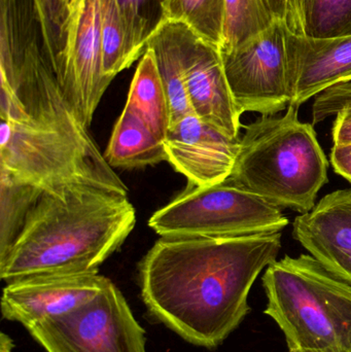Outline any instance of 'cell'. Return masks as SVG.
Instances as JSON below:
<instances>
[{"mask_svg":"<svg viewBox=\"0 0 351 352\" xmlns=\"http://www.w3.org/2000/svg\"><path fill=\"white\" fill-rule=\"evenodd\" d=\"M282 236L162 237L140 264L142 301L183 340L216 349L251 311L249 292L278 258Z\"/></svg>","mask_w":351,"mask_h":352,"instance_id":"6da1fadb","label":"cell"},{"mask_svg":"<svg viewBox=\"0 0 351 352\" xmlns=\"http://www.w3.org/2000/svg\"><path fill=\"white\" fill-rule=\"evenodd\" d=\"M127 197L87 186L45 192L0 256L6 283L36 277L95 274L135 227Z\"/></svg>","mask_w":351,"mask_h":352,"instance_id":"7a4b0ae2","label":"cell"},{"mask_svg":"<svg viewBox=\"0 0 351 352\" xmlns=\"http://www.w3.org/2000/svg\"><path fill=\"white\" fill-rule=\"evenodd\" d=\"M299 107L262 116L245 127L229 179L278 207L308 212L328 182L329 162L313 126L299 120Z\"/></svg>","mask_w":351,"mask_h":352,"instance_id":"3957f363","label":"cell"},{"mask_svg":"<svg viewBox=\"0 0 351 352\" xmlns=\"http://www.w3.org/2000/svg\"><path fill=\"white\" fill-rule=\"evenodd\" d=\"M264 314L286 337L290 352H351V285L310 254L276 260L264 273Z\"/></svg>","mask_w":351,"mask_h":352,"instance_id":"277c9868","label":"cell"},{"mask_svg":"<svg viewBox=\"0 0 351 352\" xmlns=\"http://www.w3.org/2000/svg\"><path fill=\"white\" fill-rule=\"evenodd\" d=\"M0 170L43 192L87 186L128 196L127 186L95 142L2 120Z\"/></svg>","mask_w":351,"mask_h":352,"instance_id":"5b68a950","label":"cell"},{"mask_svg":"<svg viewBox=\"0 0 351 352\" xmlns=\"http://www.w3.org/2000/svg\"><path fill=\"white\" fill-rule=\"evenodd\" d=\"M288 225L280 207L229 178L212 186H189L148 221L162 237H241L282 232Z\"/></svg>","mask_w":351,"mask_h":352,"instance_id":"8992f818","label":"cell"},{"mask_svg":"<svg viewBox=\"0 0 351 352\" xmlns=\"http://www.w3.org/2000/svg\"><path fill=\"white\" fill-rule=\"evenodd\" d=\"M34 31L0 45V118L94 142L66 99Z\"/></svg>","mask_w":351,"mask_h":352,"instance_id":"52a82bcc","label":"cell"},{"mask_svg":"<svg viewBox=\"0 0 351 352\" xmlns=\"http://www.w3.org/2000/svg\"><path fill=\"white\" fill-rule=\"evenodd\" d=\"M28 332L47 352H146V332L113 283L84 305Z\"/></svg>","mask_w":351,"mask_h":352,"instance_id":"ba28073f","label":"cell"},{"mask_svg":"<svg viewBox=\"0 0 351 352\" xmlns=\"http://www.w3.org/2000/svg\"><path fill=\"white\" fill-rule=\"evenodd\" d=\"M288 32L275 21L245 45L220 52L227 80L241 113L275 116L290 105Z\"/></svg>","mask_w":351,"mask_h":352,"instance_id":"9c48e42d","label":"cell"},{"mask_svg":"<svg viewBox=\"0 0 351 352\" xmlns=\"http://www.w3.org/2000/svg\"><path fill=\"white\" fill-rule=\"evenodd\" d=\"M53 72L74 113L90 127L111 82L103 69L100 0H80L70 12L63 49Z\"/></svg>","mask_w":351,"mask_h":352,"instance_id":"30bf717a","label":"cell"},{"mask_svg":"<svg viewBox=\"0 0 351 352\" xmlns=\"http://www.w3.org/2000/svg\"><path fill=\"white\" fill-rule=\"evenodd\" d=\"M167 161L192 186L228 179L234 168L240 138H233L190 113L173 123L164 140Z\"/></svg>","mask_w":351,"mask_h":352,"instance_id":"8fae6325","label":"cell"},{"mask_svg":"<svg viewBox=\"0 0 351 352\" xmlns=\"http://www.w3.org/2000/svg\"><path fill=\"white\" fill-rule=\"evenodd\" d=\"M111 283L95 273L36 277L10 283L2 292V318L19 322L28 331L43 320L84 305Z\"/></svg>","mask_w":351,"mask_h":352,"instance_id":"7c38bea8","label":"cell"},{"mask_svg":"<svg viewBox=\"0 0 351 352\" xmlns=\"http://www.w3.org/2000/svg\"><path fill=\"white\" fill-rule=\"evenodd\" d=\"M183 62L193 113L230 138H240L242 113L231 92L220 50L198 38L185 27Z\"/></svg>","mask_w":351,"mask_h":352,"instance_id":"4fadbf2b","label":"cell"},{"mask_svg":"<svg viewBox=\"0 0 351 352\" xmlns=\"http://www.w3.org/2000/svg\"><path fill=\"white\" fill-rule=\"evenodd\" d=\"M293 237L327 270L351 285V190L330 192L293 223Z\"/></svg>","mask_w":351,"mask_h":352,"instance_id":"5bb4252c","label":"cell"},{"mask_svg":"<svg viewBox=\"0 0 351 352\" xmlns=\"http://www.w3.org/2000/svg\"><path fill=\"white\" fill-rule=\"evenodd\" d=\"M290 105L300 107L324 91L351 82V35L315 38L288 32Z\"/></svg>","mask_w":351,"mask_h":352,"instance_id":"9a60e30c","label":"cell"},{"mask_svg":"<svg viewBox=\"0 0 351 352\" xmlns=\"http://www.w3.org/2000/svg\"><path fill=\"white\" fill-rule=\"evenodd\" d=\"M185 26L164 22L146 43L154 54L170 109V126L181 118L194 113L185 87L183 62V39Z\"/></svg>","mask_w":351,"mask_h":352,"instance_id":"2e32d148","label":"cell"},{"mask_svg":"<svg viewBox=\"0 0 351 352\" xmlns=\"http://www.w3.org/2000/svg\"><path fill=\"white\" fill-rule=\"evenodd\" d=\"M104 158L111 167L121 168H136L167 161L164 140L126 109L113 128Z\"/></svg>","mask_w":351,"mask_h":352,"instance_id":"e0dca14e","label":"cell"},{"mask_svg":"<svg viewBox=\"0 0 351 352\" xmlns=\"http://www.w3.org/2000/svg\"><path fill=\"white\" fill-rule=\"evenodd\" d=\"M124 109L141 119L161 140L170 128V109L154 54L146 49L130 86Z\"/></svg>","mask_w":351,"mask_h":352,"instance_id":"ac0fdd59","label":"cell"},{"mask_svg":"<svg viewBox=\"0 0 351 352\" xmlns=\"http://www.w3.org/2000/svg\"><path fill=\"white\" fill-rule=\"evenodd\" d=\"M164 22L185 25L198 38L220 51L225 0H165Z\"/></svg>","mask_w":351,"mask_h":352,"instance_id":"d6986e66","label":"cell"},{"mask_svg":"<svg viewBox=\"0 0 351 352\" xmlns=\"http://www.w3.org/2000/svg\"><path fill=\"white\" fill-rule=\"evenodd\" d=\"M0 256L14 243L27 215L36 204L41 190L0 170Z\"/></svg>","mask_w":351,"mask_h":352,"instance_id":"ffe728a7","label":"cell"},{"mask_svg":"<svg viewBox=\"0 0 351 352\" xmlns=\"http://www.w3.org/2000/svg\"><path fill=\"white\" fill-rule=\"evenodd\" d=\"M275 22L264 0H225L224 38L220 52L232 51Z\"/></svg>","mask_w":351,"mask_h":352,"instance_id":"44dd1931","label":"cell"},{"mask_svg":"<svg viewBox=\"0 0 351 352\" xmlns=\"http://www.w3.org/2000/svg\"><path fill=\"white\" fill-rule=\"evenodd\" d=\"M126 28L128 65L144 55L146 43L164 23L165 0H117Z\"/></svg>","mask_w":351,"mask_h":352,"instance_id":"7402d4cb","label":"cell"},{"mask_svg":"<svg viewBox=\"0 0 351 352\" xmlns=\"http://www.w3.org/2000/svg\"><path fill=\"white\" fill-rule=\"evenodd\" d=\"M303 14L306 36L351 35V0H303Z\"/></svg>","mask_w":351,"mask_h":352,"instance_id":"603a6c76","label":"cell"},{"mask_svg":"<svg viewBox=\"0 0 351 352\" xmlns=\"http://www.w3.org/2000/svg\"><path fill=\"white\" fill-rule=\"evenodd\" d=\"M103 69L111 80L129 67L126 28L117 0H100Z\"/></svg>","mask_w":351,"mask_h":352,"instance_id":"cb8c5ba5","label":"cell"},{"mask_svg":"<svg viewBox=\"0 0 351 352\" xmlns=\"http://www.w3.org/2000/svg\"><path fill=\"white\" fill-rule=\"evenodd\" d=\"M41 26V37L52 68L57 63L64 45L67 10L61 0H32Z\"/></svg>","mask_w":351,"mask_h":352,"instance_id":"d4e9b609","label":"cell"},{"mask_svg":"<svg viewBox=\"0 0 351 352\" xmlns=\"http://www.w3.org/2000/svg\"><path fill=\"white\" fill-rule=\"evenodd\" d=\"M276 22L295 35H305L303 0H264Z\"/></svg>","mask_w":351,"mask_h":352,"instance_id":"484cf974","label":"cell"},{"mask_svg":"<svg viewBox=\"0 0 351 352\" xmlns=\"http://www.w3.org/2000/svg\"><path fill=\"white\" fill-rule=\"evenodd\" d=\"M319 111L325 117L331 118L342 109L351 107V82L337 85L324 91L317 98Z\"/></svg>","mask_w":351,"mask_h":352,"instance_id":"4316f807","label":"cell"},{"mask_svg":"<svg viewBox=\"0 0 351 352\" xmlns=\"http://www.w3.org/2000/svg\"><path fill=\"white\" fill-rule=\"evenodd\" d=\"M330 161L335 173L351 182V144H334Z\"/></svg>","mask_w":351,"mask_h":352,"instance_id":"83f0119b","label":"cell"},{"mask_svg":"<svg viewBox=\"0 0 351 352\" xmlns=\"http://www.w3.org/2000/svg\"><path fill=\"white\" fill-rule=\"evenodd\" d=\"M332 136L334 144H351V107L342 109L336 115Z\"/></svg>","mask_w":351,"mask_h":352,"instance_id":"f1b7e54d","label":"cell"},{"mask_svg":"<svg viewBox=\"0 0 351 352\" xmlns=\"http://www.w3.org/2000/svg\"><path fill=\"white\" fill-rule=\"evenodd\" d=\"M14 343L8 335L1 333L0 336V352H12Z\"/></svg>","mask_w":351,"mask_h":352,"instance_id":"f546056e","label":"cell"},{"mask_svg":"<svg viewBox=\"0 0 351 352\" xmlns=\"http://www.w3.org/2000/svg\"><path fill=\"white\" fill-rule=\"evenodd\" d=\"M62 4H63L65 10H67L68 14H70V12L78 6L80 0H61ZM69 19V18H68Z\"/></svg>","mask_w":351,"mask_h":352,"instance_id":"4dcf8cb0","label":"cell"},{"mask_svg":"<svg viewBox=\"0 0 351 352\" xmlns=\"http://www.w3.org/2000/svg\"><path fill=\"white\" fill-rule=\"evenodd\" d=\"M294 352H348V351H294Z\"/></svg>","mask_w":351,"mask_h":352,"instance_id":"1f68e13d","label":"cell"}]
</instances>
